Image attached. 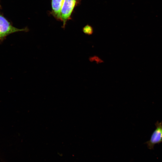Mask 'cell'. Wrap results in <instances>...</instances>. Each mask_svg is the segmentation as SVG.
<instances>
[{"instance_id": "cell-1", "label": "cell", "mask_w": 162, "mask_h": 162, "mask_svg": "<svg viewBox=\"0 0 162 162\" xmlns=\"http://www.w3.org/2000/svg\"><path fill=\"white\" fill-rule=\"evenodd\" d=\"M28 31L27 27L19 29L13 26L4 17L0 15V42L10 34L19 32H27Z\"/></svg>"}, {"instance_id": "cell-2", "label": "cell", "mask_w": 162, "mask_h": 162, "mask_svg": "<svg viewBox=\"0 0 162 162\" xmlns=\"http://www.w3.org/2000/svg\"><path fill=\"white\" fill-rule=\"evenodd\" d=\"M78 0H64L60 13V21L63 22L62 27L64 29L67 22L71 19L74 10Z\"/></svg>"}, {"instance_id": "cell-3", "label": "cell", "mask_w": 162, "mask_h": 162, "mask_svg": "<svg viewBox=\"0 0 162 162\" xmlns=\"http://www.w3.org/2000/svg\"><path fill=\"white\" fill-rule=\"evenodd\" d=\"M156 128L153 131L150 140L146 143L150 149H153L155 145L162 142V121H157L155 124Z\"/></svg>"}, {"instance_id": "cell-4", "label": "cell", "mask_w": 162, "mask_h": 162, "mask_svg": "<svg viewBox=\"0 0 162 162\" xmlns=\"http://www.w3.org/2000/svg\"><path fill=\"white\" fill-rule=\"evenodd\" d=\"M64 0H51L50 14L57 20L60 21V13Z\"/></svg>"}, {"instance_id": "cell-5", "label": "cell", "mask_w": 162, "mask_h": 162, "mask_svg": "<svg viewBox=\"0 0 162 162\" xmlns=\"http://www.w3.org/2000/svg\"><path fill=\"white\" fill-rule=\"evenodd\" d=\"M83 31L84 33L88 35H91L93 32L92 27L89 25L85 26L83 28Z\"/></svg>"}]
</instances>
